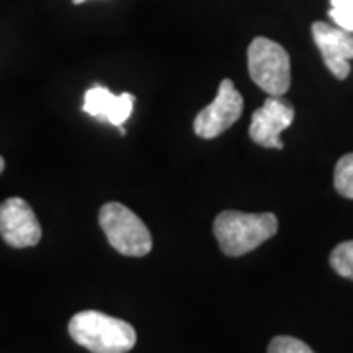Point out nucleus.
<instances>
[{"label":"nucleus","mask_w":353,"mask_h":353,"mask_svg":"<svg viewBox=\"0 0 353 353\" xmlns=\"http://www.w3.org/2000/svg\"><path fill=\"white\" fill-rule=\"evenodd\" d=\"M312 38L316 48L322 53V59L336 79H347L353 59V36L338 26L326 22L312 24Z\"/></svg>","instance_id":"6e6552de"},{"label":"nucleus","mask_w":353,"mask_h":353,"mask_svg":"<svg viewBox=\"0 0 353 353\" xmlns=\"http://www.w3.org/2000/svg\"><path fill=\"white\" fill-rule=\"evenodd\" d=\"M69 334L92 353H128L138 341L132 324L99 310H83L73 316L69 320Z\"/></svg>","instance_id":"f257e3e1"},{"label":"nucleus","mask_w":353,"mask_h":353,"mask_svg":"<svg viewBox=\"0 0 353 353\" xmlns=\"http://www.w3.org/2000/svg\"><path fill=\"white\" fill-rule=\"evenodd\" d=\"M243 114V97L236 90L230 79L220 83L216 99L194 118V134L202 139H212L222 136L232 128Z\"/></svg>","instance_id":"39448f33"},{"label":"nucleus","mask_w":353,"mask_h":353,"mask_svg":"<svg viewBox=\"0 0 353 353\" xmlns=\"http://www.w3.org/2000/svg\"><path fill=\"white\" fill-rule=\"evenodd\" d=\"M330 18L338 28L353 34V0H330Z\"/></svg>","instance_id":"f8f14e48"},{"label":"nucleus","mask_w":353,"mask_h":353,"mask_svg":"<svg viewBox=\"0 0 353 353\" xmlns=\"http://www.w3.org/2000/svg\"><path fill=\"white\" fill-rule=\"evenodd\" d=\"M267 353H314L310 345H306L299 338H290V336H277L269 343Z\"/></svg>","instance_id":"ddd939ff"},{"label":"nucleus","mask_w":353,"mask_h":353,"mask_svg":"<svg viewBox=\"0 0 353 353\" xmlns=\"http://www.w3.org/2000/svg\"><path fill=\"white\" fill-rule=\"evenodd\" d=\"M292 120H294V108L281 97H269L263 106L253 112L250 138L253 143L261 148L283 150L285 143L281 139V134L292 124Z\"/></svg>","instance_id":"0eeeda50"},{"label":"nucleus","mask_w":353,"mask_h":353,"mask_svg":"<svg viewBox=\"0 0 353 353\" xmlns=\"http://www.w3.org/2000/svg\"><path fill=\"white\" fill-rule=\"evenodd\" d=\"M4 171V159H2V155H0V173Z\"/></svg>","instance_id":"4468645a"},{"label":"nucleus","mask_w":353,"mask_h":353,"mask_svg":"<svg viewBox=\"0 0 353 353\" xmlns=\"http://www.w3.org/2000/svg\"><path fill=\"white\" fill-rule=\"evenodd\" d=\"M334 187L345 199H353V153L343 155L336 163L334 171Z\"/></svg>","instance_id":"9b49d317"},{"label":"nucleus","mask_w":353,"mask_h":353,"mask_svg":"<svg viewBox=\"0 0 353 353\" xmlns=\"http://www.w3.org/2000/svg\"><path fill=\"white\" fill-rule=\"evenodd\" d=\"M330 265L340 275L353 281V240L343 241L330 253Z\"/></svg>","instance_id":"9d476101"},{"label":"nucleus","mask_w":353,"mask_h":353,"mask_svg":"<svg viewBox=\"0 0 353 353\" xmlns=\"http://www.w3.org/2000/svg\"><path fill=\"white\" fill-rule=\"evenodd\" d=\"M248 71L269 97H283L290 88V57L285 48L269 38H255L248 48Z\"/></svg>","instance_id":"20e7f679"},{"label":"nucleus","mask_w":353,"mask_h":353,"mask_svg":"<svg viewBox=\"0 0 353 353\" xmlns=\"http://www.w3.org/2000/svg\"><path fill=\"white\" fill-rule=\"evenodd\" d=\"M83 110L94 118L106 120L108 124L120 128L124 126V122L134 110V97L130 92H122L116 97L106 87L94 85L85 92Z\"/></svg>","instance_id":"1a4fd4ad"},{"label":"nucleus","mask_w":353,"mask_h":353,"mask_svg":"<svg viewBox=\"0 0 353 353\" xmlns=\"http://www.w3.org/2000/svg\"><path fill=\"white\" fill-rule=\"evenodd\" d=\"M102 232L114 250L128 257H143L152 252L153 240L148 226L120 202H108L99 214Z\"/></svg>","instance_id":"7ed1b4c3"},{"label":"nucleus","mask_w":353,"mask_h":353,"mask_svg":"<svg viewBox=\"0 0 353 353\" xmlns=\"http://www.w3.org/2000/svg\"><path fill=\"white\" fill-rule=\"evenodd\" d=\"M83 2H87V0H73V4H83Z\"/></svg>","instance_id":"2eb2a0df"},{"label":"nucleus","mask_w":353,"mask_h":353,"mask_svg":"<svg viewBox=\"0 0 353 353\" xmlns=\"http://www.w3.org/2000/svg\"><path fill=\"white\" fill-rule=\"evenodd\" d=\"M279 230L277 216L271 212L248 214L238 210H224L216 216L214 234L222 253L240 257L271 240Z\"/></svg>","instance_id":"f03ea898"},{"label":"nucleus","mask_w":353,"mask_h":353,"mask_svg":"<svg viewBox=\"0 0 353 353\" xmlns=\"http://www.w3.org/2000/svg\"><path fill=\"white\" fill-rule=\"evenodd\" d=\"M0 236L12 248H32L41 240V226L32 206L12 196L0 204Z\"/></svg>","instance_id":"423d86ee"}]
</instances>
